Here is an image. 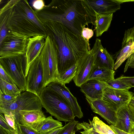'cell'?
<instances>
[{
  "mask_svg": "<svg viewBox=\"0 0 134 134\" xmlns=\"http://www.w3.org/2000/svg\"><path fill=\"white\" fill-rule=\"evenodd\" d=\"M35 11L43 24L59 23L81 36L86 26L94 25L95 17L91 15L83 0H53L42 10Z\"/></svg>",
  "mask_w": 134,
  "mask_h": 134,
  "instance_id": "1",
  "label": "cell"
},
{
  "mask_svg": "<svg viewBox=\"0 0 134 134\" xmlns=\"http://www.w3.org/2000/svg\"><path fill=\"white\" fill-rule=\"evenodd\" d=\"M57 50L58 67L60 76L89 51L88 43L82 36L62 24L55 22L43 24Z\"/></svg>",
  "mask_w": 134,
  "mask_h": 134,
  "instance_id": "2",
  "label": "cell"
},
{
  "mask_svg": "<svg viewBox=\"0 0 134 134\" xmlns=\"http://www.w3.org/2000/svg\"><path fill=\"white\" fill-rule=\"evenodd\" d=\"M8 29L9 32L13 31L28 38L47 36L43 24L26 0H19L14 6Z\"/></svg>",
  "mask_w": 134,
  "mask_h": 134,
  "instance_id": "3",
  "label": "cell"
},
{
  "mask_svg": "<svg viewBox=\"0 0 134 134\" xmlns=\"http://www.w3.org/2000/svg\"><path fill=\"white\" fill-rule=\"evenodd\" d=\"M39 97L43 107L59 121L66 122L75 120L73 111L68 103L49 87H44Z\"/></svg>",
  "mask_w": 134,
  "mask_h": 134,
  "instance_id": "4",
  "label": "cell"
},
{
  "mask_svg": "<svg viewBox=\"0 0 134 134\" xmlns=\"http://www.w3.org/2000/svg\"><path fill=\"white\" fill-rule=\"evenodd\" d=\"M40 56L43 71L44 87L52 82L60 81L57 48L48 36L46 38L45 44Z\"/></svg>",
  "mask_w": 134,
  "mask_h": 134,
  "instance_id": "5",
  "label": "cell"
},
{
  "mask_svg": "<svg viewBox=\"0 0 134 134\" xmlns=\"http://www.w3.org/2000/svg\"><path fill=\"white\" fill-rule=\"evenodd\" d=\"M42 107L39 96L26 91L17 97L15 100L10 105L0 106V113L13 116L19 123V112L41 111Z\"/></svg>",
  "mask_w": 134,
  "mask_h": 134,
  "instance_id": "6",
  "label": "cell"
},
{
  "mask_svg": "<svg viewBox=\"0 0 134 134\" xmlns=\"http://www.w3.org/2000/svg\"><path fill=\"white\" fill-rule=\"evenodd\" d=\"M26 64L25 54L0 58V65L22 91H26Z\"/></svg>",
  "mask_w": 134,
  "mask_h": 134,
  "instance_id": "7",
  "label": "cell"
},
{
  "mask_svg": "<svg viewBox=\"0 0 134 134\" xmlns=\"http://www.w3.org/2000/svg\"><path fill=\"white\" fill-rule=\"evenodd\" d=\"M29 38L11 31L0 42V58L25 54Z\"/></svg>",
  "mask_w": 134,
  "mask_h": 134,
  "instance_id": "8",
  "label": "cell"
},
{
  "mask_svg": "<svg viewBox=\"0 0 134 134\" xmlns=\"http://www.w3.org/2000/svg\"><path fill=\"white\" fill-rule=\"evenodd\" d=\"M44 88L43 71L39 55L30 67L26 77V91L39 96Z\"/></svg>",
  "mask_w": 134,
  "mask_h": 134,
  "instance_id": "9",
  "label": "cell"
},
{
  "mask_svg": "<svg viewBox=\"0 0 134 134\" xmlns=\"http://www.w3.org/2000/svg\"><path fill=\"white\" fill-rule=\"evenodd\" d=\"M133 95L129 90L115 89L109 86L104 90L101 99L116 111L121 107L128 104Z\"/></svg>",
  "mask_w": 134,
  "mask_h": 134,
  "instance_id": "10",
  "label": "cell"
},
{
  "mask_svg": "<svg viewBox=\"0 0 134 134\" xmlns=\"http://www.w3.org/2000/svg\"><path fill=\"white\" fill-rule=\"evenodd\" d=\"M91 15L95 17L94 12L99 14H109L119 10L123 0H83Z\"/></svg>",
  "mask_w": 134,
  "mask_h": 134,
  "instance_id": "11",
  "label": "cell"
},
{
  "mask_svg": "<svg viewBox=\"0 0 134 134\" xmlns=\"http://www.w3.org/2000/svg\"><path fill=\"white\" fill-rule=\"evenodd\" d=\"M65 85L60 81H56L50 83L47 86L57 93L66 101L71 109L75 117L82 118L83 114L76 98Z\"/></svg>",
  "mask_w": 134,
  "mask_h": 134,
  "instance_id": "12",
  "label": "cell"
},
{
  "mask_svg": "<svg viewBox=\"0 0 134 134\" xmlns=\"http://www.w3.org/2000/svg\"><path fill=\"white\" fill-rule=\"evenodd\" d=\"M91 51L94 66L114 70V60L106 48L103 47L100 39L96 38Z\"/></svg>",
  "mask_w": 134,
  "mask_h": 134,
  "instance_id": "13",
  "label": "cell"
},
{
  "mask_svg": "<svg viewBox=\"0 0 134 134\" xmlns=\"http://www.w3.org/2000/svg\"><path fill=\"white\" fill-rule=\"evenodd\" d=\"M77 63V72L73 80L76 85L80 87L88 80L94 66L91 50L81 58Z\"/></svg>",
  "mask_w": 134,
  "mask_h": 134,
  "instance_id": "14",
  "label": "cell"
},
{
  "mask_svg": "<svg viewBox=\"0 0 134 134\" xmlns=\"http://www.w3.org/2000/svg\"><path fill=\"white\" fill-rule=\"evenodd\" d=\"M86 99L92 111L97 114L110 125L114 126L117 121L116 111L107 104L101 99Z\"/></svg>",
  "mask_w": 134,
  "mask_h": 134,
  "instance_id": "15",
  "label": "cell"
},
{
  "mask_svg": "<svg viewBox=\"0 0 134 134\" xmlns=\"http://www.w3.org/2000/svg\"><path fill=\"white\" fill-rule=\"evenodd\" d=\"M46 37L37 36L28 38L25 53L26 58V77L31 64L40 55L44 45Z\"/></svg>",
  "mask_w": 134,
  "mask_h": 134,
  "instance_id": "16",
  "label": "cell"
},
{
  "mask_svg": "<svg viewBox=\"0 0 134 134\" xmlns=\"http://www.w3.org/2000/svg\"><path fill=\"white\" fill-rule=\"evenodd\" d=\"M109 86L106 82L95 80H88L80 86V90L87 97L91 99H101L104 88Z\"/></svg>",
  "mask_w": 134,
  "mask_h": 134,
  "instance_id": "17",
  "label": "cell"
},
{
  "mask_svg": "<svg viewBox=\"0 0 134 134\" xmlns=\"http://www.w3.org/2000/svg\"><path fill=\"white\" fill-rule=\"evenodd\" d=\"M129 104L121 107L116 110V123L115 126H113L120 130L130 133L134 125V121Z\"/></svg>",
  "mask_w": 134,
  "mask_h": 134,
  "instance_id": "18",
  "label": "cell"
},
{
  "mask_svg": "<svg viewBox=\"0 0 134 134\" xmlns=\"http://www.w3.org/2000/svg\"><path fill=\"white\" fill-rule=\"evenodd\" d=\"M19 0L9 1L0 10V42L9 32L10 21L14 6Z\"/></svg>",
  "mask_w": 134,
  "mask_h": 134,
  "instance_id": "19",
  "label": "cell"
},
{
  "mask_svg": "<svg viewBox=\"0 0 134 134\" xmlns=\"http://www.w3.org/2000/svg\"><path fill=\"white\" fill-rule=\"evenodd\" d=\"M46 118L42 110L21 111L19 113V123L36 130L40 124Z\"/></svg>",
  "mask_w": 134,
  "mask_h": 134,
  "instance_id": "20",
  "label": "cell"
},
{
  "mask_svg": "<svg viewBox=\"0 0 134 134\" xmlns=\"http://www.w3.org/2000/svg\"><path fill=\"white\" fill-rule=\"evenodd\" d=\"M95 20L94 26L96 36H100L108 30L112 20L113 14H99L94 12Z\"/></svg>",
  "mask_w": 134,
  "mask_h": 134,
  "instance_id": "21",
  "label": "cell"
},
{
  "mask_svg": "<svg viewBox=\"0 0 134 134\" xmlns=\"http://www.w3.org/2000/svg\"><path fill=\"white\" fill-rule=\"evenodd\" d=\"M114 70L97 67L94 65L88 80H95L106 82L114 79Z\"/></svg>",
  "mask_w": 134,
  "mask_h": 134,
  "instance_id": "22",
  "label": "cell"
},
{
  "mask_svg": "<svg viewBox=\"0 0 134 134\" xmlns=\"http://www.w3.org/2000/svg\"><path fill=\"white\" fill-rule=\"evenodd\" d=\"M63 126L62 122L54 119L51 116L46 118L42 121L36 130L40 134L46 132L57 127H62Z\"/></svg>",
  "mask_w": 134,
  "mask_h": 134,
  "instance_id": "23",
  "label": "cell"
},
{
  "mask_svg": "<svg viewBox=\"0 0 134 134\" xmlns=\"http://www.w3.org/2000/svg\"><path fill=\"white\" fill-rule=\"evenodd\" d=\"M134 53V42L122 48L117 57L114 69L117 70L126 60Z\"/></svg>",
  "mask_w": 134,
  "mask_h": 134,
  "instance_id": "24",
  "label": "cell"
},
{
  "mask_svg": "<svg viewBox=\"0 0 134 134\" xmlns=\"http://www.w3.org/2000/svg\"><path fill=\"white\" fill-rule=\"evenodd\" d=\"M22 91L15 84L9 83L0 79V93L16 97Z\"/></svg>",
  "mask_w": 134,
  "mask_h": 134,
  "instance_id": "25",
  "label": "cell"
},
{
  "mask_svg": "<svg viewBox=\"0 0 134 134\" xmlns=\"http://www.w3.org/2000/svg\"><path fill=\"white\" fill-rule=\"evenodd\" d=\"M92 121L96 131L100 134H116L109 126L98 117L94 116Z\"/></svg>",
  "mask_w": 134,
  "mask_h": 134,
  "instance_id": "26",
  "label": "cell"
},
{
  "mask_svg": "<svg viewBox=\"0 0 134 134\" xmlns=\"http://www.w3.org/2000/svg\"><path fill=\"white\" fill-rule=\"evenodd\" d=\"M77 68V63L70 67L60 76V81L63 84L69 83L76 75Z\"/></svg>",
  "mask_w": 134,
  "mask_h": 134,
  "instance_id": "27",
  "label": "cell"
},
{
  "mask_svg": "<svg viewBox=\"0 0 134 134\" xmlns=\"http://www.w3.org/2000/svg\"><path fill=\"white\" fill-rule=\"evenodd\" d=\"M88 121L89 123L84 121L78 123L76 127V130H83V131L80 132L81 134H100L96 131L92 121L90 119Z\"/></svg>",
  "mask_w": 134,
  "mask_h": 134,
  "instance_id": "28",
  "label": "cell"
},
{
  "mask_svg": "<svg viewBox=\"0 0 134 134\" xmlns=\"http://www.w3.org/2000/svg\"><path fill=\"white\" fill-rule=\"evenodd\" d=\"M134 42V26L126 30L122 43V48Z\"/></svg>",
  "mask_w": 134,
  "mask_h": 134,
  "instance_id": "29",
  "label": "cell"
},
{
  "mask_svg": "<svg viewBox=\"0 0 134 134\" xmlns=\"http://www.w3.org/2000/svg\"><path fill=\"white\" fill-rule=\"evenodd\" d=\"M78 123L75 120L69 122L63 127L58 134H75L77 131L76 127Z\"/></svg>",
  "mask_w": 134,
  "mask_h": 134,
  "instance_id": "30",
  "label": "cell"
},
{
  "mask_svg": "<svg viewBox=\"0 0 134 134\" xmlns=\"http://www.w3.org/2000/svg\"><path fill=\"white\" fill-rule=\"evenodd\" d=\"M106 82L110 87L115 89L129 90L131 88L127 84L117 78L110 80Z\"/></svg>",
  "mask_w": 134,
  "mask_h": 134,
  "instance_id": "31",
  "label": "cell"
},
{
  "mask_svg": "<svg viewBox=\"0 0 134 134\" xmlns=\"http://www.w3.org/2000/svg\"><path fill=\"white\" fill-rule=\"evenodd\" d=\"M0 127L8 134H17L16 131L9 126L4 117L3 114L0 113Z\"/></svg>",
  "mask_w": 134,
  "mask_h": 134,
  "instance_id": "32",
  "label": "cell"
},
{
  "mask_svg": "<svg viewBox=\"0 0 134 134\" xmlns=\"http://www.w3.org/2000/svg\"><path fill=\"white\" fill-rule=\"evenodd\" d=\"M16 97L0 93V106L10 105L15 100Z\"/></svg>",
  "mask_w": 134,
  "mask_h": 134,
  "instance_id": "33",
  "label": "cell"
},
{
  "mask_svg": "<svg viewBox=\"0 0 134 134\" xmlns=\"http://www.w3.org/2000/svg\"><path fill=\"white\" fill-rule=\"evenodd\" d=\"M19 130L22 134H40L35 130L25 125L19 123L17 121Z\"/></svg>",
  "mask_w": 134,
  "mask_h": 134,
  "instance_id": "34",
  "label": "cell"
},
{
  "mask_svg": "<svg viewBox=\"0 0 134 134\" xmlns=\"http://www.w3.org/2000/svg\"><path fill=\"white\" fill-rule=\"evenodd\" d=\"M93 31L92 29L85 27L83 28L82 36L86 40L88 43L89 51L91 50L89 43V40L93 36Z\"/></svg>",
  "mask_w": 134,
  "mask_h": 134,
  "instance_id": "35",
  "label": "cell"
},
{
  "mask_svg": "<svg viewBox=\"0 0 134 134\" xmlns=\"http://www.w3.org/2000/svg\"><path fill=\"white\" fill-rule=\"evenodd\" d=\"M4 118L9 126L14 130L15 131L18 125L17 121L13 116L4 114Z\"/></svg>",
  "mask_w": 134,
  "mask_h": 134,
  "instance_id": "36",
  "label": "cell"
},
{
  "mask_svg": "<svg viewBox=\"0 0 134 134\" xmlns=\"http://www.w3.org/2000/svg\"><path fill=\"white\" fill-rule=\"evenodd\" d=\"M117 79L127 84L131 88L134 87V76L128 77L122 75Z\"/></svg>",
  "mask_w": 134,
  "mask_h": 134,
  "instance_id": "37",
  "label": "cell"
},
{
  "mask_svg": "<svg viewBox=\"0 0 134 134\" xmlns=\"http://www.w3.org/2000/svg\"><path fill=\"white\" fill-rule=\"evenodd\" d=\"M31 3L34 10L38 11L42 10L46 5L43 0H36L31 1Z\"/></svg>",
  "mask_w": 134,
  "mask_h": 134,
  "instance_id": "38",
  "label": "cell"
},
{
  "mask_svg": "<svg viewBox=\"0 0 134 134\" xmlns=\"http://www.w3.org/2000/svg\"><path fill=\"white\" fill-rule=\"evenodd\" d=\"M0 79L9 83L15 84L14 82L0 65Z\"/></svg>",
  "mask_w": 134,
  "mask_h": 134,
  "instance_id": "39",
  "label": "cell"
},
{
  "mask_svg": "<svg viewBox=\"0 0 134 134\" xmlns=\"http://www.w3.org/2000/svg\"><path fill=\"white\" fill-rule=\"evenodd\" d=\"M128 105L134 121V96L132 97L131 100L129 104Z\"/></svg>",
  "mask_w": 134,
  "mask_h": 134,
  "instance_id": "40",
  "label": "cell"
},
{
  "mask_svg": "<svg viewBox=\"0 0 134 134\" xmlns=\"http://www.w3.org/2000/svg\"><path fill=\"white\" fill-rule=\"evenodd\" d=\"M62 128L63 127H57L46 132L40 134H58Z\"/></svg>",
  "mask_w": 134,
  "mask_h": 134,
  "instance_id": "41",
  "label": "cell"
},
{
  "mask_svg": "<svg viewBox=\"0 0 134 134\" xmlns=\"http://www.w3.org/2000/svg\"><path fill=\"white\" fill-rule=\"evenodd\" d=\"M111 129L114 131L116 134H130L122 131L115 127L112 125H110L109 126Z\"/></svg>",
  "mask_w": 134,
  "mask_h": 134,
  "instance_id": "42",
  "label": "cell"
},
{
  "mask_svg": "<svg viewBox=\"0 0 134 134\" xmlns=\"http://www.w3.org/2000/svg\"><path fill=\"white\" fill-rule=\"evenodd\" d=\"M0 134H8L4 130L0 127Z\"/></svg>",
  "mask_w": 134,
  "mask_h": 134,
  "instance_id": "43",
  "label": "cell"
},
{
  "mask_svg": "<svg viewBox=\"0 0 134 134\" xmlns=\"http://www.w3.org/2000/svg\"><path fill=\"white\" fill-rule=\"evenodd\" d=\"M15 131L16 133L17 134H22L19 130L18 126L17 127L16 130H15Z\"/></svg>",
  "mask_w": 134,
  "mask_h": 134,
  "instance_id": "44",
  "label": "cell"
},
{
  "mask_svg": "<svg viewBox=\"0 0 134 134\" xmlns=\"http://www.w3.org/2000/svg\"><path fill=\"white\" fill-rule=\"evenodd\" d=\"M130 133V134H134V125H133Z\"/></svg>",
  "mask_w": 134,
  "mask_h": 134,
  "instance_id": "45",
  "label": "cell"
},
{
  "mask_svg": "<svg viewBox=\"0 0 134 134\" xmlns=\"http://www.w3.org/2000/svg\"><path fill=\"white\" fill-rule=\"evenodd\" d=\"M131 57L133 58H134V53L130 56Z\"/></svg>",
  "mask_w": 134,
  "mask_h": 134,
  "instance_id": "46",
  "label": "cell"
}]
</instances>
